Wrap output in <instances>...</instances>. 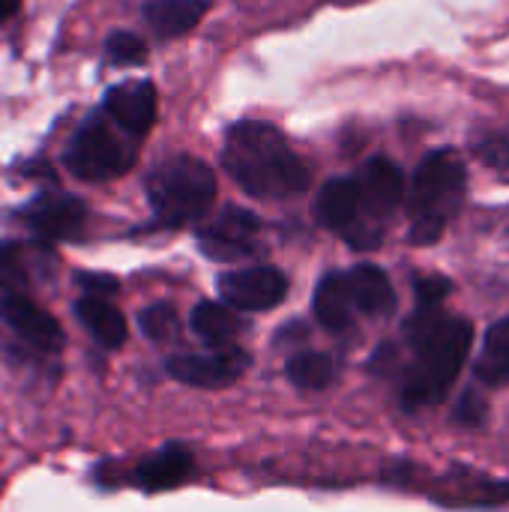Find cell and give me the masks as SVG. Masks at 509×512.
<instances>
[{
    "label": "cell",
    "mask_w": 509,
    "mask_h": 512,
    "mask_svg": "<svg viewBox=\"0 0 509 512\" xmlns=\"http://www.w3.org/2000/svg\"><path fill=\"white\" fill-rule=\"evenodd\" d=\"M0 318L18 333V339H24L27 345L39 351L51 354V351H60L66 342L63 327L57 324L51 312H45L27 291H18L3 282H0Z\"/></svg>",
    "instance_id": "obj_10"
},
{
    "label": "cell",
    "mask_w": 509,
    "mask_h": 512,
    "mask_svg": "<svg viewBox=\"0 0 509 512\" xmlns=\"http://www.w3.org/2000/svg\"><path fill=\"white\" fill-rule=\"evenodd\" d=\"M474 153L492 168H509V132H489L477 138Z\"/></svg>",
    "instance_id": "obj_25"
},
{
    "label": "cell",
    "mask_w": 509,
    "mask_h": 512,
    "mask_svg": "<svg viewBox=\"0 0 509 512\" xmlns=\"http://www.w3.org/2000/svg\"><path fill=\"white\" fill-rule=\"evenodd\" d=\"M75 315L84 324V330L102 345V348H120L129 336L126 330V318L117 306H111L108 300L99 297H81L75 303Z\"/></svg>",
    "instance_id": "obj_18"
},
{
    "label": "cell",
    "mask_w": 509,
    "mask_h": 512,
    "mask_svg": "<svg viewBox=\"0 0 509 512\" xmlns=\"http://www.w3.org/2000/svg\"><path fill=\"white\" fill-rule=\"evenodd\" d=\"M141 330H144V336H150L153 342L177 339V336H180L177 312H174L168 303H156V306H150V309L141 312Z\"/></svg>",
    "instance_id": "obj_24"
},
{
    "label": "cell",
    "mask_w": 509,
    "mask_h": 512,
    "mask_svg": "<svg viewBox=\"0 0 509 512\" xmlns=\"http://www.w3.org/2000/svg\"><path fill=\"white\" fill-rule=\"evenodd\" d=\"M18 9H21V0H0V24L9 21Z\"/></svg>",
    "instance_id": "obj_29"
},
{
    "label": "cell",
    "mask_w": 509,
    "mask_h": 512,
    "mask_svg": "<svg viewBox=\"0 0 509 512\" xmlns=\"http://www.w3.org/2000/svg\"><path fill=\"white\" fill-rule=\"evenodd\" d=\"M474 372L483 384H509V318L495 321L486 333L483 351L474 363Z\"/></svg>",
    "instance_id": "obj_21"
},
{
    "label": "cell",
    "mask_w": 509,
    "mask_h": 512,
    "mask_svg": "<svg viewBox=\"0 0 509 512\" xmlns=\"http://www.w3.org/2000/svg\"><path fill=\"white\" fill-rule=\"evenodd\" d=\"M21 219L39 240L57 243V240H72L84 231L87 207L81 198L69 192L48 189V192H39L33 201H27V207L21 210Z\"/></svg>",
    "instance_id": "obj_8"
},
{
    "label": "cell",
    "mask_w": 509,
    "mask_h": 512,
    "mask_svg": "<svg viewBox=\"0 0 509 512\" xmlns=\"http://www.w3.org/2000/svg\"><path fill=\"white\" fill-rule=\"evenodd\" d=\"M261 219L243 207H225L210 225L198 231L201 252L213 261H240L255 252Z\"/></svg>",
    "instance_id": "obj_12"
},
{
    "label": "cell",
    "mask_w": 509,
    "mask_h": 512,
    "mask_svg": "<svg viewBox=\"0 0 509 512\" xmlns=\"http://www.w3.org/2000/svg\"><path fill=\"white\" fill-rule=\"evenodd\" d=\"M156 219L168 228L198 222L216 201V174L204 159L177 153L153 165L144 180Z\"/></svg>",
    "instance_id": "obj_3"
},
{
    "label": "cell",
    "mask_w": 509,
    "mask_h": 512,
    "mask_svg": "<svg viewBox=\"0 0 509 512\" xmlns=\"http://www.w3.org/2000/svg\"><path fill=\"white\" fill-rule=\"evenodd\" d=\"M312 309H315V318L321 321V327H327L333 333L348 330L351 318H354V300L348 291V276L345 273H327L315 288Z\"/></svg>",
    "instance_id": "obj_17"
},
{
    "label": "cell",
    "mask_w": 509,
    "mask_h": 512,
    "mask_svg": "<svg viewBox=\"0 0 509 512\" xmlns=\"http://www.w3.org/2000/svg\"><path fill=\"white\" fill-rule=\"evenodd\" d=\"M414 291H417V306H441L444 297L453 291V285L441 276H426V279H417Z\"/></svg>",
    "instance_id": "obj_26"
},
{
    "label": "cell",
    "mask_w": 509,
    "mask_h": 512,
    "mask_svg": "<svg viewBox=\"0 0 509 512\" xmlns=\"http://www.w3.org/2000/svg\"><path fill=\"white\" fill-rule=\"evenodd\" d=\"M222 165L255 198H291L309 189V168L285 135L264 120H240L225 132Z\"/></svg>",
    "instance_id": "obj_1"
},
{
    "label": "cell",
    "mask_w": 509,
    "mask_h": 512,
    "mask_svg": "<svg viewBox=\"0 0 509 512\" xmlns=\"http://www.w3.org/2000/svg\"><path fill=\"white\" fill-rule=\"evenodd\" d=\"M468 189V171L456 150H435L429 153L414 174L411 183V234L408 240L417 246L435 243L447 222L459 213Z\"/></svg>",
    "instance_id": "obj_2"
},
{
    "label": "cell",
    "mask_w": 509,
    "mask_h": 512,
    "mask_svg": "<svg viewBox=\"0 0 509 512\" xmlns=\"http://www.w3.org/2000/svg\"><path fill=\"white\" fill-rule=\"evenodd\" d=\"M192 453L183 444H165L153 456H147L135 468V486L144 492H165L189 480L192 474Z\"/></svg>",
    "instance_id": "obj_14"
},
{
    "label": "cell",
    "mask_w": 509,
    "mask_h": 512,
    "mask_svg": "<svg viewBox=\"0 0 509 512\" xmlns=\"http://www.w3.org/2000/svg\"><path fill=\"white\" fill-rule=\"evenodd\" d=\"M78 285L84 288L87 297H99V300L114 297L117 288H120L117 279H114V276H105V273H81V276H78Z\"/></svg>",
    "instance_id": "obj_27"
},
{
    "label": "cell",
    "mask_w": 509,
    "mask_h": 512,
    "mask_svg": "<svg viewBox=\"0 0 509 512\" xmlns=\"http://www.w3.org/2000/svg\"><path fill=\"white\" fill-rule=\"evenodd\" d=\"M471 339H474V327L465 318H444L441 327L420 342L417 351V363L405 378L402 387V399L408 408H420V405H435L447 396V390L456 384L468 354H471Z\"/></svg>",
    "instance_id": "obj_4"
},
{
    "label": "cell",
    "mask_w": 509,
    "mask_h": 512,
    "mask_svg": "<svg viewBox=\"0 0 509 512\" xmlns=\"http://www.w3.org/2000/svg\"><path fill=\"white\" fill-rule=\"evenodd\" d=\"M105 54L111 63H120V66H135V63H144L147 60V42L132 33V30H117L105 39Z\"/></svg>",
    "instance_id": "obj_23"
},
{
    "label": "cell",
    "mask_w": 509,
    "mask_h": 512,
    "mask_svg": "<svg viewBox=\"0 0 509 512\" xmlns=\"http://www.w3.org/2000/svg\"><path fill=\"white\" fill-rule=\"evenodd\" d=\"M285 372H288V381L294 387H300V390H324L336 378L333 360L327 354H315V351L291 357L288 366H285Z\"/></svg>",
    "instance_id": "obj_22"
},
{
    "label": "cell",
    "mask_w": 509,
    "mask_h": 512,
    "mask_svg": "<svg viewBox=\"0 0 509 512\" xmlns=\"http://www.w3.org/2000/svg\"><path fill=\"white\" fill-rule=\"evenodd\" d=\"M102 111L132 138H144L159 114V96H156V84L147 78H132V81H120L105 93V105Z\"/></svg>",
    "instance_id": "obj_13"
},
{
    "label": "cell",
    "mask_w": 509,
    "mask_h": 512,
    "mask_svg": "<svg viewBox=\"0 0 509 512\" xmlns=\"http://www.w3.org/2000/svg\"><path fill=\"white\" fill-rule=\"evenodd\" d=\"M138 138L123 132L105 111H93L63 150V165L84 183H108L132 171Z\"/></svg>",
    "instance_id": "obj_5"
},
{
    "label": "cell",
    "mask_w": 509,
    "mask_h": 512,
    "mask_svg": "<svg viewBox=\"0 0 509 512\" xmlns=\"http://www.w3.org/2000/svg\"><path fill=\"white\" fill-rule=\"evenodd\" d=\"M42 255H45L42 246H27L18 240L0 243V282L18 291H27L36 282V273L45 270L42 264H36V258Z\"/></svg>",
    "instance_id": "obj_20"
},
{
    "label": "cell",
    "mask_w": 509,
    "mask_h": 512,
    "mask_svg": "<svg viewBox=\"0 0 509 512\" xmlns=\"http://www.w3.org/2000/svg\"><path fill=\"white\" fill-rule=\"evenodd\" d=\"M216 288L219 297L240 312H267L285 300L288 279L276 267H246V270L222 273Z\"/></svg>",
    "instance_id": "obj_11"
},
{
    "label": "cell",
    "mask_w": 509,
    "mask_h": 512,
    "mask_svg": "<svg viewBox=\"0 0 509 512\" xmlns=\"http://www.w3.org/2000/svg\"><path fill=\"white\" fill-rule=\"evenodd\" d=\"M207 0H147L144 3V21L159 39H177L186 36L201 24L207 15Z\"/></svg>",
    "instance_id": "obj_16"
},
{
    "label": "cell",
    "mask_w": 509,
    "mask_h": 512,
    "mask_svg": "<svg viewBox=\"0 0 509 512\" xmlns=\"http://www.w3.org/2000/svg\"><path fill=\"white\" fill-rule=\"evenodd\" d=\"M354 180H357V192H360L363 225L384 231V222L399 210V204L405 198L402 168L387 156H375L363 165V171Z\"/></svg>",
    "instance_id": "obj_7"
},
{
    "label": "cell",
    "mask_w": 509,
    "mask_h": 512,
    "mask_svg": "<svg viewBox=\"0 0 509 512\" xmlns=\"http://www.w3.org/2000/svg\"><path fill=\"white\" fill-rule=\"evenodd\" d=\"M348 276V291L354 300V309L369 318H387L396 312V291L390 276L375 264H357Z\"/></svg>",
    "instance_id": "obj_15"
},
{
    "label": "cell",
    "mask_w": 509,
    "mask_h": 512,
    "mask_svg": "<svg viewBox=\"0 0 509 512\" xmlns=\"http://www.w3.org/2000/svg\"><path fill=\"white\" fill-rule=\"evenodd\" d=\"M189 324L213 348H231V342L240 336V318L228 306L210 303V300H204V303H198L192 309V321Z\"/></svg>",
    "instance_id": "obj_19"
},
{
    "label": "cell",
    "mask_w": 509,
    "mask_h": 512,
    "mask_svg": "<svg viewBox=\"0 0 509 512\" xmlns=\"http://www.w3.org/2000/svg\"><path fill=\"white\" fill-rule=\"evenodd\" d=\"M249 354L243 348H216L213 354H177L168 357L165 369L174 381L204 390L231 387L249 369Z\"/></svg>",
    "instance_id": "obj_9"
},
{
    "label": "cell",
    "mask_w": 509,
    "mask_h": 512,
    "mask_svg": "<svg viewBox=\"0 0 509 512\" xmlns=\"http://www.w3.org/2000/svg\"><path fill=\"white\" fill-rule=\"evenodd\" d=\"M315 216L324 228L342 234L354 249H375L381 246L384 231L363 225L360 216V192H357V180L354 177H336L330 183H324V189L318 192L315 201Z\"/></svg>",
    "instance_id": "obj_6"
},
{
    "label": "cell",
    "mask_w": 509,
    "mask_h": 512,
    "mask_svg": "<svg viewBox=\"0 0 509 512\" xmlns=\"http://www.w3.org/2000/svg\"><path fill=\"white\" fill-rule=\"evenodd\" d=\"M456 420L462 426H480L486 420V402L477 393H465L459 408H456Z\"/></svg>",
    "instance_id": "obj_28"
}]
</instances>
